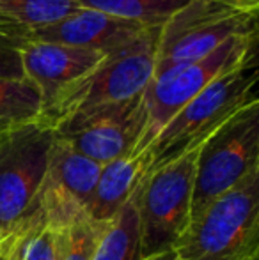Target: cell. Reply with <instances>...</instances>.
<instances>
[{"instance_id":"obj_1","label":"cell","mask_w":259,"mask_h":260,"mask_svg":"<svg viewBox=\"0 0 259 260\" xmlns=\"http://www.w3.org/2000/svg\"><path fill=\"white\" fill-rule=\"evenodd\" d=\"M257 64L254 52L236 68L211 82L180 110L149 144V172L199 149L222 124L247 106L259 103Z\"/></svg>"},{"instance_id":"obj_2","label":"cell","mask_w":259,"mask_h":260,"mask_svg":"<svg viewBox=\"0 0 259 260\" xmlns=\"http://www.w3.org/2000/svg\"><path fill=\"white\" fill-rule=\"evenodd\" d=\"M174 250L180 260H257L259 170L204 209Z\"/></svg>"},{"instance_id":"obj_3","label":"cell","mask_w":259,"mask_h":260,"mask_svg":"<svg viewBox=\"0 0 259 260\" xmlns=\"http://www.w3.org/2000/svg\"><path fill=\"white\" fill-rule=\"evenodd\" d=\"M158 34L160 28H148L135 41L107 53L89 75L69 87L43 113L41 120L53 127L73 113L140 96L155 75Z\"/></svg>"},{"instance_id":"obj_4","label":"cell","mask_w":259,"mask_h":260,"mask_svg":"<svg viewBox=\"0 0 259 260\" xmlns=\"http://www.w3.org/2000/svg\"><path fill=\"white\" fill-rule=\"evenodd\" d=\"M199 149L149 172L135 191L142 258L174 250L187 232Z\"/></svg>"},{"instance_id":"obj_5","label":"cell","mask_w":259,"mask_h":260,"mask_svg":"<svg viewBox=\"0 0 259 260\" xmlns=\"http://www.w3.org/2000/svg\"><path fill=\"white\" fill-rule=\"evenodd\" d=\"M256 18L257 11L229 0H192L160 27L153 78L206 57L227 39L257 32Z\"/></svg>"},{"instance_id":"obj_6","label":"cell","mask_w":259,"mask_h":260,"mask_svg":"<svg viewBox=\"0 0 259 260\" xmlns=\"http://www.w3.org/2000/svg\"><path fill=\"white\" fill-rule=\"evenodd\" d=\"M259 170V103L240 110L199 149L190 223L210 204Z\"/></svg>"},{"instance_id":"obj_7","label":"cell","mask_w":259,"mask_h":260,"mask_svg":"<svg viewBox=\"0 0 259 260\" xmlns=\"http://www.w3.org/2000/svg\"><path fill=\"white\" fill-rule=\"evenodd\" d=\"M256 34L257 32L231 38L206 57L176 66L163 75L155 76L142 92L148 126L140 149H148L165 124L211 82L242 64L254 52Z\"/></svg>"},{"instance_id":"obj_8","label":"cell","mask_w":259,"mask_h":260,"mask_svg":"<svg viewBox=\"0 0 259 260\" xmlns=\"http://www.w3.org/2000/svg\"><path fill=\"white\" fill-rule=\"evenodd\" d=\"M55 133L45 120L0 133V229L38 212L36 197L50 161Z\"/></svg>"},{"instance_id":"obj_9","label":"cell","mask_w":259,"mask_h":260,"mask_svg":"<svg viewBox=\"0 0 259 260\" xmlns=\"http://www.w3.org/2000/svg\"><path fill=\"white\" fill-rule=\"evenodd\" d=\"M148 126L144 98L96 106L73 113L53 126V133L78 154L107 165L140 149Z\"/></svg>"},{"instance_id":"obj_10","label":"cell","mask_w":259,"mask_h":260,"mask_svg":"<svg viewBox=\"0 0 259 260\" xmlns=\"http://www.w3.org/2000/svg\"><path fill=\"white\" fill-rule=\"evenodd\" d=\"M100 172L101 165L78 154L55 137L36 197L43 223L52 230H61L89 216Z\"/></svg>"},{"instance_id":"obj_11","label":"cell","mask_w":259,"mask_h":260,"mask_svg":"<svg viewBox=\"0 0 259 260\" xmlns=\"http://www.w3.org/2000/svg\"><path fill=\"white\" fill-rule=\"evenodd\" d=\"M20 55L25 76L39 89L43 113H46L69 87L89 75L107 53L52 43L27 41L21 45Z\"/></svg>"},{"instance_id":"obj_12","label":"cell","mask_w":259,"mask_h":260,"mask_svg":"<svg viewBox=\"0 0 259 260\" xmlns=\"http://www.w3.org/2000/svg\"><path fill=\"white\" fill-rule=\"evenodd\" d=\"M148 28L137 21L82 7L76 13L66 16L64 20L36 30L34 34L28 36L27 41L52 43V45L110 53L135 41Z\"/></svg>"},{"instance_id":"obj_13","label":"cell","mask_w":259,"mask_h":260,"mask_svg":"<svg viewBox=\"0 0 259 260\" xmlns=\"http://www.w3.org/2000/svg\"><path fill=\"white\" fill-rule=\"evenodd\" d=\"M151 168L148 149H135L130 154L103 165L94 189L89 218L100 223L116 219L126 202L133 197Z\"/></svg>"},{"instance_id":"obj_14","label":"cell","mask_w":259,"mask_h":260,"mask_svg":"<svg viewBox=\"0 0 259 260\" xmlns=\"http://www.w3.org/2000/svg\"><path fill=\"white\" fill-rule=\"evenodd\" d=\"M82 9L76 0H0V36L27 43L28 36Z\"/></svg>"},{"instance_id":"obj_15","label":"cell","mask_w":259,"mask_h":260,"mask_svg":"<svg viewBox=\"0 0 259 260\" xmlns=\"http://www.w3.org/2000/svg\"><path fill=\"white\" fill-rule=\"evenodd\" d=\"M93 260H142L135 193L119 211L114 221L108 223Z\"/></svg>"},{"instance_id":"obj_16","label":"cell","mask_w":259,"mask_h":260,"mask_svg":"<svg viewBox=\"0 0 259 260\" xmlns=\"http://www.w3.org/2000/svg\"><path fill=\"white\" fill-rule=\"evenodd\" d=\"M85 9L140 23L146 28H160L192 0H76Z\"/></svg>"},{"instance_id":"obj_17","label":"cell","mask_w":259,"mask_h":260,"mask_svg":"<svg viewBox=\"0 0 259 260\" xmlns=\"http://www.w3.org/2000/svg\"><path fill=\"white\" fill-rule=\"evenodd\" d=\"M41 115V92L27 76L21 80L0 78V133L39 120Z\"/></svg>"},{"instance_id":"obj_18","label":"cell","mask_w":259,"mask_h":260,"mask_svg":"<svg viewBox=\"0 0 259 260\" xmlns=\"http://www.w3.org/2000/svg\"><path fill=\"white\" fill-rule=\"evenodd\" d=\"M107 226L108 223L94 221L93 218L85 216L69 226L53 230L57 260H93Z\"/></svg>"},{"instance_id":"obj_19","label":"cell","mask_w":259,"mask_h":260,"mask_svg":"<svg viewBox=\"0 0 259 260\" xmlns=\"http://www.w3.org/2000/svg\"><path fill=\"white\" fill-rule=\"evenodd\" d=\"M20 260H57L55 232L43 223L41 216L27 234Z\"/></svg>"},{"instance_id":"obj_20","label":"cell","mask_w":259,"mask_h":260,"mask_svg":"<svg viewBox=\"0 0 259 260\" xmlns=\"http://www.w3.org/2000/svg\"><path fill=\"white\" fill-rule=\"evenodd\" d=\"M38 218L39 212H36L20 225L11 226V229H0V260H20L27 234L31 232Z\"/></svg>"},{"instance_id":"obj_21","label":"cell","mask_w":259,"mask_h":260,"mask_svg":"<svg viewBox=\"0 0 259 260\" xmlns=\"http://www.w3.org/2000/svg\"><path fill=\"white\" fill-rule=\"evenodd\" d=\"M16 41L0 36V78L7 80H21L25 78L23 64H21V55Z\"/></svg>"},{"instance_id":"obj_22","label":"cell","mask_w":259,"mask_h":260,"mask_svg":"<svg viewBox=\"0 0 259 260\" xmlns=\"http://www.w3.org/2000/svg\"><path fill=\"white\" fill-rule=\"evenodd\" d=\"M229 2L235 4V6L243 7V9H249V11L259 9V0H229Z\"/></svg>"},{"instance_id":"obj_23","label":"cell","mask_w":259,"mask_h":260,"mask_svg":"<svg viewBox=\"0 0 259 260\" xmlns=\"http://www.w3.org/2000/svg\"><path fill=\"white\" fill-rule=\"evenodd\" d=\"M142 260H180V257H178L176 250H169V251H165V253H160V255H155V257H148Z\"/></svg>"}]
</instances>
